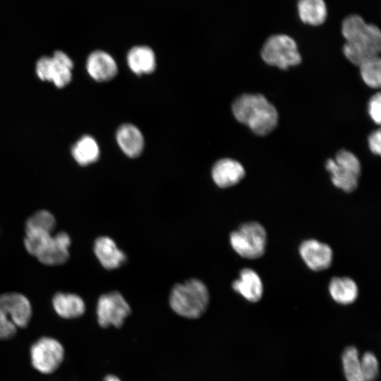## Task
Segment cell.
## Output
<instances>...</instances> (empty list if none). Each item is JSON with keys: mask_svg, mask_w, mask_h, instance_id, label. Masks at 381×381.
<instances>
[{"mask_svg": "<svg viewBox=\"0 0 381 381\" xmlns=\"http://www.w3.org/2000/svg\"><path fill=\"white\" fill-rule=\"evenodd\" d=\"M212 176L219 187L227 188L238 183L244 177L245 170L236 160L225 158L214 164Z\"/></svg>", "mask_w": 381, "mask_h": 381, "instance_id": "9a60e30c", "label": "cell"}, {"mask_svg": "<svg viewBox=\"0 0 381 381\" xmlns=\"http://www.w3.org/2000/svg\"><path fill=\"white\" fill-rule=\"evenodd\" d=\"M332 299L341 305L353 303L358 297V289L356 282L349 277H334L329 285Z\"/></svg>", "mask_w": 381, "mask_h": 381, "instance_id": "7402d4cb", "label": "cell"}, {"mask_svg": "<svg viewBox=\"0 0 381 381\" xmlns=\"http://www.w3.org/2000/svg\"><path fill=\"white\" fill-rule=\"evenodd\" d=\"M360 359L365 381H375L379 376V362L376 356L371 351H366Z\"/></svg>", "mask_w": 381, "mask_h": 381, "instance_id": "484cf974", "label": "cell"}, {"mask_svg": "<svg viewBox=\"0 0 381 381\" xmlns=\"http://www.w3.org/2000/svg\"><path fill=\"white\" fill-rule=\"evenodd\" d=\"M72 155L79 164L85 166L98 159L99 148L92 137L85 135L73 145Z\"/></svg>", "mask_w": 381, "mask_h": 381, "instance_id": "603a6c76", "label": "cell"}, {"mask_svg": "<svg viewBox=\"0 0 381 381\" xmlns=\"http://www.w3.org/2000/svg\"><path fill=\"white\" fill-rule=\"evenodd\" d=\"M297 9L301 20L305 24L318 26L327 18V9L324 0H298Z\"/></svg>", "mask_w": 381, "mask_h": 381, "instance_id": "44dd1931", "label": "cell"}, {"mask_svg": "<svg viewBox=\"0 0 381 381\" xmlns=\"http://www.w3.org/2000/svg\"><path fill=\"white\" fill-rule=\"evenodd\" d=\"M325 167L331 174V180L336 187L346 193L356 189L361 174V164L352 152L345 150L339 151L334 159L327 160Z\"/></svg>", "mask_w": 381, "mask_h": 381, "instance_id": "5b68a950", "label": "cell"}, {"mask_svg": "<svg viewBox=\"0 0 381 381\" xmlns=\"http://www.w3.org/2000/svg\"><path fill=\"white\" fill-rule=\"evenodd\" d=\"M266 241V231L258 222L243 224L230 235V243L234 250L239 255L248 259L261 257L265 250Z\"/></svg>", "mask_w": 381, "mask_h": 381, "instance_id": "8992f818", "label": "cell"}, {"mask_svg": "<svg viewBox=\"0 0 381 381\" xmlns=\"http://www.w3.org/2000/svg\"><path fill=\"white\" fill-rule=\"evenodd\" d=\"M0 307L16 327H26L32 317V307L24 295L17 292L0 295Z\"/></svg>", "mask_w": 381, "mask_h": 381, "instance_id": "8fae6325", "label": "cell"}, {"mask_svg": "<svg viewBox=\"0 0 381 381\" xmlns=\"http://www.w3.org/2000/svg\"><path fill=\"white\" fill-rule=\"evenodd\" d=\"M232 287L250 302H258L262 296L263 285L261 279L257 272L250 268H244L241 271L239 278L233 282Z\"/></svg>", "mask_w": 381, "mask_h": 381, "instance_id": "2e32d148", "label": "cell"}, {"mask_svg": "<svg viewBox=\"0 0 381 381\" xmlns=\"http://www.w3.org/2000/svg\"><path fill=\"white\" fill-rule=\"evenodd\" d=\"M127 62L131 70L137 75L148 74L156 67L154 52L147 46H136L130 49Z\"/></svg>", "mask_w": 381, "mask_h": 381, "instance_id": "ffe728a7", "label": "cell"}, {"mask_svg": "<svg viewBox=\"0 0 381 381\" xmlns=\"http://www.w3.org/2000/svg\"><path fill=\"white\" fill-rule=\"evenodd\" d=\"M55 312L65 319H73L81 316L85 310L83 300L78 295L59 292L52 299Z\"/></svg>", "mask_w": 381, "mask_h": 381, "instance_id": "d6986e66", "label": "cell"}, {"mask_svg": "<svg viewBox=\"0 0 381 381\" xmlns=\"http://www.w3.org/2000/svg\"><path fill=\"white\" fill-rule=\"evenodd\" d=\"M30 353L32 366L43 374L55 372L64 359L63 345L49 337H42L33 343Z\"/></svg>", "mask_w": 381, "mask_h": 381, "instance_id": "ba28073f", "label": "cell"}, {"mask_svg": "<svg viewBox=\"0 0 381 381\" xmlns=\"http://www.w3.org/2000/svg\"><path fill=\"white\" fill-rule=\"evenodd\" d=\"M365 83L370 87L379 88L381 85V60L380 56L368 59L359 66Z\"/></svg>", "mask_w": 381, "mask_h": 381, "instance_id": "d4e9b609", "label": "cell"}, {"mask_svg": "<svg viewBox=\"0 0 381 381\" xmlns=\"http://www.w3.org/2000/svg\"><path fill=\"white\" fill-rule=\"evenodd\" d=\"M116 140L122 151L130 157H138L143 150V136L133 124L121 126L116 132Z\"/></svg>", "mask_w": 381, "mask_h": 381, "instance_id": "ac0fdd59", "label": "cell"}, {"mask_svg": "<svg viewBox=\"0 0 381 381\" xmlns=\"http://www.w3.org/2000/svg\"><path fill=\"white\" fill-rule=\"evenodd\" d=\"M73 64L66 54L56 51L52 57L43 56L36 64V73L42 80L54 83L57 87H63L71 80Z\"/></svg>", "mask_w": 381, "mask_h": 381, "instance_id": "9c48e42d", "label": "cell"}, {"mask_svg": "<svg viewBox=\"0 0 381 381\" xmlns=\"http://www.w3.org/2000/svg\"><path fill=\"white\" fill-rule=\"evenodd\" d=\"M103 381H121V380L115 375H109L104 377Z\"/></svg>", "mask_w": 381, "mask_h": 381, "instance_id": "f546056e", "label": "cell"}, {"mask_svg": "<svg viewBox=\"0 0 381 381\" xmlns=\"http://www.w3.org/2000/svg\"><path fill=\"white\" fill-rule=\"evenodd\" d=\"M232 111L237 121L258 135L269 134L278 123L276 108L261 94L241 95L233 103Z\"/></svg>", "mask_w": 381, "mask_h": 381, "instance_id": "7a4b0ae2", "label": "cell"}, {"mask_svg": "<svg viewBox=\"0 0 381 381\" xmlns=\"http://www.w3.org/2000/svg\"><path fill=\"white\" fill-rule=\"evenodd\" d=\"M96 312L101 327H120L131 314V307L120 293L112 291L99 298Z\"/></svg>", "mask_w": 381, "mask_h": 381, "instance_id": "30bf717a", "label": "cell"}, {"mask_svg": "<svg viewBox=\"0 0 381 381\" xmlns=\"http://www.w3.org/2000/svg\"><path fill=\"white\" fill-rule=\"evenodd\" d=\"M341 363L346 381H365L361 364L360 354L356 346L345 348L341 356Z\"/></svg>", "mask_w": 381, "mask_h": 381, "instance_id": "cb8c5ba5", "label": "cell"}, {"mask_svg": "<svg viewBox=\"0 0 381 381\" xmlns=\"http://www.w3.org/2000/svg\"><path fill=\"white\" fill-rule=\"evenodd\" d=\"M381 131L377 129L373 131L368 137V144L371 152L375 155H380L381 152Z\"/></svg>", "mask_w": 381, "mask_h": 381, "instance_id": "f1b7e54d", "label": "cell"}, {"mask_svg": "<svg viewBox=\"0 0 381 381\" xmlns=\"http://www.w3.org/2000/svg\"><path fill=\"white\" fill-rule=\"evenodd\" d=\"M260 54L266 64L282 70L297 66L301 62L296 42L292 37L284 34L274 35L267 38Z\"/></svg>", "mask_w": 381, "mask_h": 381, "instance_id": "277c9868", "label": "cell"}, {"mask_svg": "<svg viewBox=\"0 0 381 381\" xmlns=\"http://www.w3.org/2000/svg\"><path fill=\"white\" fill-rule=\"evenodd\" d=\"M16 326L0 307V339H8L17 332Z\"/></svg>", "mask_w": 381, "mask_h": 381, "instance_id": "4316f807", "label": "cell"}, {"mask_svg": "<svg viewBox=\"0 0 381 381\" xmlns=\"http://www.w3.org/2000/svg\"><path fill=\"white\" fill-rule=\"evenodd\" d=\"M94 251L102 265L108 270L118 268L126 260L125 254L118 248L115 242L107 236H101L96 239Z\"/></svg>", "mask_w": 381, "mask_h": 381, "instance_id": "e0dca14e", "label": "cell"}, {"mask_svg": "<svg viewBox=\"0 0 381 381\" xmlns=\"http://www.w3.org/2000/svg\"><path fill=\"white\" fill-rule=\"evenodd\" d=\"M71 246L69 235L61 231L52 236L36 255L37 260L47 265L64 264L69 258L68 248Z\"/></svg>", "mask_w": 381, "mask_h": 381, "instance_id": "7c38bea8", "label": "cell"}, {"mask_svg": "<svg viewBox=\"0 0 381 381\" xmlns=\"http://www.w3.org/2000/svg\"><path fill=\"white\" fill-rule=\"evenodd\" d=\"M368 112L371 119L377 124L381 121V95L380 92L374 95L368 104Z\"/></svg>", "mask_w": 381, "mask_h": 381, "instance_id": "83f0119b", "label": "cell"}, {"mask_svg": "<svg viewBox=\"0 0 381 381\" xmlns=\"http://www.w3.org/2000/svg\"><path fill=\"white\" fill-rule=\"evenodd\" d=\"M299 253L306 265L314 271L326 270L332 263L331 248L315 239L303 241L300 246Z\"/></svg>", "mask_w": 381, "mask_h": 381, "instance_id": "4fadbf2b", "label": "cell"}, {"mask_svg": "<svg viewBox=\"0 0 381 381\" xmlns=\"http://www.w3.org/2000/svg\"><path fill=\"white\" fill-rule=\"evenodd\" d=\"M55 226V217L47 210H39L32 214L25 222L24 246L26 250L35 257L52 238Z\"/></svg>", "mask_w": 381, "mask_h": 381, "instance_id": "52a82bcc", "label": "cell"}, {"mask_svg": "<svg viewBox=\"0 0 381 381\" xmlns=\"http://www.w3.org/2000/svg\"><path fill=\"white\" fill-rule=\"evenodd\" d=\"M341 33L346 40L343 52L354 65L359 66L363 61L379 56L380 30L377 25L367 23L361 16H346L341 23Z\"/></svg>", "mask_w": 381, "mask_h": 381, "instance_id": "6da1fadb", "label": "cell"}, {"mask_svg": "<svg viewBox=\"0 0 381 381\" xmlns=\"http://www.w3.org/2000/svg\"><path fill=\"white\" fill-rule=\"evenodd\" d=\"M89 75L96 81L104 82L112 79L117 73V65L108 53L97 50L92 52L86 64Z\"/></svg>", "mask_w": 381, "mask_h": 381, "instance_id": "5bb4252c", "label": "cell"}, {"mask_svg": "<svg viewBox=\"0 0 381 381\" xmlns=\"http://www.w3.org/2000/svg\"><path fill=\"white\" fill-rule=\"evenodd\" d=\"M209 293L200 280L192 279L176 284L171 290L169 303L178 315L187 318H198L207 309Z\"/></svg>", "mask_w": 381, "mask_h": 381, "instance_id": "3957f363", "label": "cell"}]
</instances>
